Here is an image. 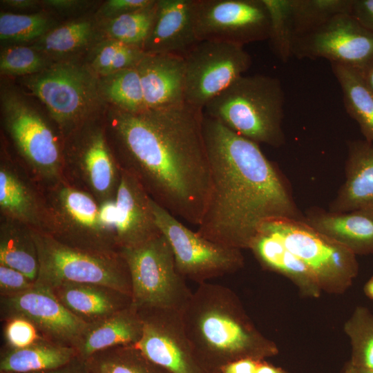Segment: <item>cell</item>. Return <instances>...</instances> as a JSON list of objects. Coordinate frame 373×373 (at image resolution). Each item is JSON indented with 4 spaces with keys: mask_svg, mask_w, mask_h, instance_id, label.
<instances>
[{
    "mask_svg": "<svg viewBox=\"0 0 373 373\" xmlns=\"http://www.w3.org/2000/svg\"><path fill=\"white\" fill-rule=\"evenodd\" d=\"M260 361L262 360L240 359L222 367L218 373H256Z\"/></svg>",
    "mask_w": 373,
    "mask_h": 373,
    "instance_id": "ee69618b",
    "label": "cell"
},
{
    "mask_svg": "<svg viewBox=\"0 0 373 373\" xmlns=\"http://www.w3.org/2000/svg\"><path fill=\"white\" fill-rule=\"evenodd\" d=\"M373 211V144L347 142L345 180L330 203V212Z\"/></svg>",
    "mask_w": 373,
    "mask_h": 373,
    "instance_id": "7402d4cb",
    "label": "cell"
},
{
    "mask_svg": "<svg viewBox=\"0 0 373 373\" xmlns=\"http://www.w3.org/2000/svg\"><path fill=\"white\" fill-rule=\"evenodd\" d=\"M128 266L132 304L137 309L180 311L192 291L178 272L173 251L164 236L120 251Z\"/></svg>",
    "mask_w": 373,
    "mask_h": 373,
    "instance_id": "ba28073f",
    "label": "cell"
},
{
    "mask_svg": "<svg viewBox=\"0 0 373 373\" xmlns=\"http://www.w3.org/2000/svg\"><path fill=\"white\" fill-rule=\"evenodd\" d=\"M78 357L75 350L41 338L23 348L5 347L0 373H28L62 367Z\"/></svg>",
    "mask_w": 373,
    "mask_h": 373,
    "instance_id": "4316f807",
    "label": "cell"
},
{
    "mask_svg": "<svg viewBox=\"0 0 373 373\" xmlns=\"http://www.w3.org/2000/svg\"><path fill=\"white\" fill-rule=\"evenodd\" d=\"M202 116L186 104L137 113L115 108L107 126L119 167L160 206L198 227L211 186Z\"/></svg>",
    "mask_w": 373,
    "mask_h": 373,
    "instance_id": "6da1fadb",
    "label": "cell"
},
{
    "mask_svg": "<svg viewBox=\"0 0 373 373\" xmlns=\"http://www.w3.org/2000/svg\"><path fill=\"white\" fill-rule=\"evenodd\" d=\"M3 124L25 169L41 187L64 179L63 145L46 119L14 90H2Z\"/></svg>",
    "mask_w": 373,
    "mask_h": 373,
    "instance_id": "52a82bcc",
    "label": "cell"
},
{
    "mask_svg": "<svg viewBox=\"0 0 373 373\" xmlns=\"http://www.w3.org/2000/svg\"><path fill=\"white\" fill-rule=\"evenodd\" d=\"M184 58V102L200 111L252 64L244 46L218 41H199Z\"/></svg>",
    "mask_w": 373,
    "mask_h": 373,
    "instance_id": "4fadbf2b",
    "label": "cell"
},
{
    "mask_svg": "<svg viewBox=\"0 0 373 373\" xmlns=\"http://www.w3.org/2000/svg\"><path fill=\"white\" fill-rule=\"evenodd\" d=\"M1 2L17 9H29L37 4V1L34 0H3Z\"/></svg>",
    "mask_w": 373,
    "mask_h": 373,
    "instance_id": "c3c4849f",
    "label": "cell"
},
{
    "mask_svg": "<svg viewBox=\"0 0 373 373\" xmlns=\"http://www.w3.org/2000/svg\"><path fill=\"white\" fill-rule=\"evenodd\" d=\"M358 71L366 84L373 90V57Z\"/></svg>",
    "mask_w": 373,
    "mask_h": 373,
    "instance_id": "bcb514c9",
    "label": "cell"
},
{
    "mask_svg": "<svg viewBox=\"0 0 373 373\" xmlns=\"http://www.w3.org/2000/svg\"><path fill=\"white\" fill-rule=\"evenodd\" d=\"M51 289L70 312L86 323L98 321L132 304L131 296L101 285L67 282Z\"/></svg>",
    "mask_w": 373,
    "mask_h": 373,
    "instance_id": "d4e9b609",
    "label": "cell"
},
{
    "mask_svg": "<svg viewBox=\"0 0 373 373\" xmlns=\"http://www.w3.org/2000/svg\"><path fill=\"white\" fill-rule=\"evenodd\" d=\"M1 217L44 231L45 203L42 187L26 169L8 159L0 164Z\"/></svg>",
    "mask_w": 373,
    "mask_h": 373,
    "instance_id": "d6986e66",
    "label": "cell"
},
{
    "mask_svg": "<svg viewBox=\"0 0 373 373\" xmlns=\"http://www.w3.org/2000/svg\"><path fill=\"white\" fill-rule=\"evenodd\" d=\"M24 82L46 106L62 139L91 121L97 99V82L83 66L57 63L29 75Z\"/></svg>",
    "mask_w": 373,
    "mask_h": 373,
    "instance_id": "30bf717a",
    "label": "cell"
},
{
    "mask_svg": "<svg viewBox=\"0 0 373 373\" xmlns=\"http://www.w3.org/2000/svg\"><path fill=\"white\" fill-rule=\"evenodd\" d=\"M35 284V282L18 270L0 265L1 296L18 294L32 288Z\"/></svg>",
    "mask_w": 373,
    "mask_h": 373,
    "instance_id": "60d3db41",
    "label": "cell"
},
{
    "mask_svg": "<svg viewBox=\"0 0 373 373\" xmlns=\"http://www.w3.org/2000/svg\"><path fill=\"white\" fill-rule=\"evenodd\" d=\"M293 56L298 59L323 58L361 70L373 57V33L350 13L337 15L317 30L300 39Z\"/></svg>",
    "mask_w": 373,
    "mask_h": 373,
    "instance_id": "2e32d148",
    "label": "cell"
},
{
    "mask_svg": "<svg viewBox=\"0 0 373 373\" xmlns=\"http://www.w3.org/2000/svg\"><path fill=\"white\" fill-rule=\"evenodd\" d=\"M304 221L355 255L373 253V211L334 213L312 210Z\"/></svg>",
    "mask_w": 373,
    "mask_h": 373,
    "instance_id": "603a6c76",
    "label": "cell"
},
{
    "mask_svg": "<svg viewBox=\"0 0 373 373\" xmlns=\"http://www.w3.org/2000/svg\"><path fill=\"white\" fill-rule=\"evenodd\" d=\"M343 93L345 108L358 124L365 140L373 144V90L354 68L331 64Z\"/></svg>",
    "mask_w": 373,
    "mask_h": 373,
    "instance_id": "f1b7e54d",
    "label": "cell"
},
{
    "mask_svg": "<svg viewBox=\"0 0 373 373\" xmlns=\"http://www.w3.org/2000/svg\"><path fill=\"white\" fill-rule=\"evenodd\" d=\"M28 373H90L85 361L75 358L68 364L52 370Z\"/></svg>",
    "mask_w": 373,
    "mask_h": 373,
    "instance_id": "f6af8a7d",
    "label": "cell"
},
{
    "mask_svg": "<svg viewBox=\"0 0 373 373\" xmlns=\"http://www.w3.org/2000/svg\"><path fill=\"white\" fill-rule=\"evenodd\" d=\"M0 265L18 270L31 280L36 281L39 262L30 227L1 217Z\"/></svg>",
    "mask_w": 373,
    "mask_h": 373,
    "instance_id": "83f0119b",
    "label": "cell"
},
{
    "mask_svg": "<svg viewBox=\"0 0 373 373\" xmlns=\"http://www.w3.org/2000/svg\"><path fill=\"white\" fill-rule=\"evenodd\" d=\"M194 0H157V11L143 50L184 57L198 42L194 30Z\"/></svg>",
    "mask_w": 373,
    "mask_h": 373,
    "instance_id": "ffe728a7",
    "label": "cell"
},
{
    "mask_svg": "<svg viewBox=\"0 0 373 373\" xmlns=\"http://www.w3.org/2000/svg\"><path fill=\"white\" fill-rule=\"evenodd\" d=\"M39 270L37 284L52 288L63 283L106 286L131 296V280L120 254L83 250L63 244L50 235L32 229Z\"/></svg>",
    "mask_w": 373,
    "mask_h": 373,
    "instance_id": "8992f818",
    "label": "cell"
},
{
    "mask_svg": "<svg viewBox=\"0 0 373 373\" xmlns=\"http://www.w3.org/2000/svg\"><path fill=\"white\" fill-rule=\"evenodd\" d=\"M193 22L199 41L244 46L269 36L270 18L263 0H194Z\"/></svg>",
    "mask_w": 373,
    "mask_h": 373,
    "instance_id": "5bb4252c",
    "label": "cell"
},
{
    "mask_svg": "<svg viewBox=\"0 0 373 373\" xmlns=\"http://www.w3.org/2000/svg\"><path fill=\"white\" fill-rule=\"evenodd\" d=\"M143 322L138 309L128 307L98 321L88 323L75 347L86 361L95 353L119 345H134L142 338Z\"/></svg>",
    "mask_w": 373,
    "mask_h": 373,
    "instance_id": "cb8c5ba5",
    "label": "cell"
},
{
    "mask_svg": "<svg viewBox=\"0 0 373 373\" xmlns=\"http://www.w3.org/2000/svg\"><path fill=\"white\" fill-rule=\"evenodd\" d=\"M93 32V25L88 21L70 22L46 32L35 48L52 55L69 53L84 46Z\"/></svg>",
    "mask_w": 373,
    "mask_h": 373,
    "instance_id": "836d02e7",
    "label": "cell"
},
{
    "mask_svg": "<svg viewBox=\"0 0 373 373\" xmlns=\"http://www.w3.org/2000/svg\"><path fill=\"white\" fill-rule=\"evenodd\" d=\"M256 373H288L285 370L276 367L271 364L260 361L257 367Z\"/></svg>",
    "mask_w": 373,
    "mask_h": 373,
    "instance_id": "681fc988",
    "label": "cell"
},
{
    "mask_svg": "<svg viewBox=\"0 0 373 373\" xmlns=\"http://www.w3.org/2000/svg\"><path fill=\"white\" fill-rule=\"evenodd\" d=\"M179 313L193 352L210 373L240 359L264 360L277 352L226 286L199 284Z\"/></svg>",
    "mask_w": 373,
    "mask_h": 373,
    "instance_id": "3957f363",
    "label": "cell"
},
{
    "mask_svg": "<svg viewBox=\"0 0 373 373\" xmlns=\"http://www.w3.org/2000/svg\"><path fill=\"white\" fill-rule=\"evenodd\" d=\"M352 346L350 363L356 368L373 370V315L358 308L346 325Z\"/></svg>",
    "mask_w": 373,
    "mask_h": 373,
    "instance_id": "e575fe53",
    "label": "cell"
},
{
    "mask_svg": "<svg viewBox=\"0 0 373 373\" xmlns=\"http://www.w3.org/2000/svg\"><path fill=\"white\" fill-rule=\"evenodd\" d=\"M1 320L23 318L32 323L41 336L75 348L88 323L70 312L52 289L37 284L21 293L0 298Z\"/></svg>",
    "mask_w": 373,
    "mask_h": 373,
    "instance_id": "9a60e30c",
    "label": "cell"
},
{
    "mask_svg": "<svg viewBox=\"0 0 373 373\" xmlns=\"http://www.w3.org/2000/svg\"><path fill=\"white\" fill-rule=\"evenodd\" d=\"M138 311L143 332L134 345L147 358L171 373H210L193 352L179 311L162 308Z\"/></svg>",
    "mask_w": 373,
    "mask_h": 373,
    "instance_id": "e0dca14e",
    "label": "cell"
},
{
    "mask_svg": "<svg viewBox=\"0 0 373 373\" xmlns=\"http://www.w3.org/2000/svg\"><path fill=\"white\" fill-rule=\"evenodd\" d=\"M44 231L68 246L107 254H119L115 227V200L99 204L65 179L42 187Z\"/></svg>",
    "mask_w": 373,
    "mask_h": 373,
    "instance_id": "5b68a950",
    "label": "cell"
},
{
    "mask_svg": "<svg viewBox=\"0 0 373 373\" xmlns=\"http://www.w3.org/2000/svg\"><path fill=\"white\" fill-rule=\"evenodd\" d=\"M303 219L269 220L258 231L276 238L300 259L314 274L321 289L335 292L344 290L357 275L356 255L314 229Z\"/></svg>",
    "mask_w": 373,
    "mask_h": 373,
    "instance_id": "9c48e42d",
    "label": "cell"
},
{
    "mask_svg": "<svg viewBox=\"0 0 373 373\" xmlns=\"http://www.w3.org/2000/svg\"><path fill=\"white\" fill-rule=\"evenodd\" d=\"M270 18L269 41L274 53L283 62L292 56L294 44L288 19L289 0H263Z\"/></svg>",
    "mask_w": 373,
    "mask_h": 373,
    "instance_id": "74e56055",
    "label": "cell"
},
{
    "mask_svg": "<svg viewBox=\"0 0 373 373\" xmlns=\"http://www.w3.org/2000/svg\"><path fill=\"white\" fill-rule=\"evenodd\" d=\"M350 15L373 33V0H352Z\"/></svg>",
    "mask_w": 373,
    "mask_h": 373,
    "instance_id": "7bdbcfd3",
    "label": "cell"
},
{
    "mask_svg": "<svg viewBox=\"0 0 373 373\" xmlns=\"http://www.w3.org/2000/svg\"><path fill=\"white\" fill-rule=\"evenodd\" d=\"M3 336L6 347L23 348L43 338L35 325L23 318H12L5 321Z\"/></svg>",
    "mask_w": 373,
    "mask_h": 373,
    "instance_id": "ab89813d",
    "label": "cell"
},
{
    "mask_svg": "<svg viewBox=\"0 0 373 373\" xmlns=\"http://www.w3.org/2000/svg\"><path fill=\"white\" fill-rule=\"evenodd\" d=\"M343 373H358L357 369L349 362L346 365Z\"/></svg>",
    "mask_w": 373,
    "mask_h": 373,
    "instance_id": "816d5d0a",
    "label": "cell"
},
{
    "mask_svg": "<svg viewBox=\"0 0 373 373\" xmlns=\"http://www.w3.org/2000/svg\"><path fill=\"white\" fill-rule=\"evenodd\" d=\"M352 2V0H289V25L294 48L300 39L334 16L350 13Z\"/></svg>",
    "mask_w": 373,
    "mask_h": 373,
    "instance_id": "f546056e",
    "label": "cell"
},
{
    "mask_svg": "<svg viewBox=\"0 0 373 373\" xmlns=\"http://www.w3.org/2000/svg\"><path fill=\"white\" fill-rule=\"evenodd\" d=\"M104 91L115 108L130 113L145 110L140 77L136 66L108 75Z\"/></svg>",
    "mask_w": 373,
    "mask_h": 373,
    "instance_id": "d6a6232c",
    "label": "cell"
},
{
    "mask_svg": "<svg viewBox=\"0 0 373 373\" xmlns=\"http://www.w3.org/2000/svg\"><path fill=\"white\" fill-rule=\"evenodd\" d=\"M358 373H373V370H365L356 368Z\"/></svg>",
    "mask_w": 373,
    "mask_h": 373,
    "instance_id": "f5cc1de1",
    "label": "cell"
},
{
    "mask_svg": "<svg viewBox=\"0 0 373 373\" xmlns=\"http://www.w3.org/2000/svg\"><path fill=\"white\" fill-rule=\"evenodd\" d=\"M150 200L151 197L137 178L120 168L115 198V227L119 252L162 233L156 224Z\"/></svg>",
    "mask_w": 373,
    "mask_h": 373,
    "instance_id": "ac0fdd59",
    "label": "cell"
},
{
    "mask_svg": "<svg viewBox=\"0 0 373 373\" xmlns=\"http://www.w3.org/2000/svg\"><path fill=\"white\" fill-rule=\"evenodd\" d=\"M136 68L140 77L145 110L185 104L184 57L146 53Z\"/></svg>",
    "mask_w": 373,
    "mask_h": 373,
    "instance_id": "44dd1931",
    "label": "cell"
},
{
    "mask_svg": "<svg viewBox=\"0 0 373 373\" xmlns=\"http://www.w3.org/2000/svg\"><path fill=\"white\" fill-rule=\"evenodd\" d=\"M85 363L90 373H171L135 345L109 347L95 353Z\"/></svg>",
    "mask_w": 373,
    "mask_h": 373,
    "instance_id": "4dcf8cb0",
    "label": "cell"
},
{
    "mask_svg": "<svg viewBox=\"0 0 373 373\" xmlns=\"http://www.w3.org/2000/svg\"><path fill=\"white\" fill-rule=\"evenodd\" d=\"M145 54L142 48L110 39L99 46L91 66L98 74L108 76L135 66Z\"/></svg>",
    "mask_w": 373,
    "mask_h": 373,
    "instance_id": "d590c367",
    "label": "cell"
},
{
    "mask_svg": "<svg viewBox=\"0 0 373 373\" xmlns=\"http://www.w3.org/2000/svg\"><path fill=\"white\" fill-rule=\"evenodd\" d=\"M46 68V60L35 48L21 46H12L6 48L1 53V74L32 75Z\"/></svg>",
    "mask_w": 373,
    "mask_h": 373,
    "instance_id": "f35d334b",
    "label": "cell"
},
{
    "mask_svg": "<svg viewBox=\"0 0 373 373\" xmlns=\"http://www.w3.org/2000/svg\"><path fill=\"white\" fill-rule=\"evenodd\" d=\"M150 203L156 224L173 251L176 269L184 279L201 284L242 267L241 250L201 236L151 198Z\"/></svg>",
    "mask_w": 373,
    "mask_h": 373,
    "instance_id": "7c38bea8",
    "label": "cell"
},
{
    "mask_svg": "<svg viewBox=\"0 0 373 373\" xmlns=\"http://www.w3.org/2000/svg\"><path fill=\"white\" fill-rule=\"evenodd\" d=\"M202 131L211 186L199 235L242 250L249 249L265 222L304 218L286 181L259 144L204 113Z\"/></svg>",
    "mask_w": 373,
    "mask_h": 373,
    "instance_id": "7a4b0ae2",
    "label": "cell"
},
{
    "mask_svg": "<svg viewBox=\"0 0 373 373\" xmlns=\"http://www.w3.org/2000/svg\"><path fill=\"white\" fill-rule=\"evenodd\" d=\"M364 291L365 294L373 300V276L365 284Z\"/></svg>",
    "mask_w": 373,
    "mask_h": 373,
    "instance_id": "f907efd6",
    "label": "cell"
},
{
    "mask_svg": "<svg viewBox=\"0 0 373 373\" xmlns=\"http://www.w3.org/2000/svg\"><path fill=\"white\" fill-rule=\"evenodd\" d=\"M62 145L64 179L99 204L115 199L120 167L105 130L90 121L63 138Z\"/></svg>",
    "mask_w": 373,
    "mask_h": 373,
    "instance_id": "8fae6325",
    "label": "cell"
},
{
    "mask_svg": "<svg viewBox=\"0 0 373 373\" xmlns=\"http://www.w3.org/2000/svg\"><path fill=\"white\" fill-rule=\"evenodd\" d=\"M157 11V1L151 6L111 18L106 26L111 39L143 50Z\"/></svg>",
    "mask_w": 373,
    "mask_h": 373,
    "instance_id": "1f68e13d",
    "label": "cell"
},
{
    "mask_svg": "<svg viewBox=\"0 0 373 373\" xmlns=\"http://www.w3.org/2000/svg\"><path fill=\"white\" fill-rule=\"evenodd\" d=\"M155 0H110L106 3L103 10L111 18L145 8Z\"/></svg>",
    "mask_w": 373,
    "mask_h": 373,
    "instance_id": "b9f144b4",
    "label": "cell"
},
{
    "mask_svg": "<svg viewBox=\"0 0 373 373\" xmlns=\"http://www.w3.org/2000/svg\"><path fill=\"white\" fill-rule=\"evenodd\" d=\"M46 4L52 8L61 10H66L75 8L79 1L74 0H48L44 1Z\"/></svg>",
    "mask_w": 373,
    "mask_h": 373,
    "instance_id": "7dc6e473",
    "label": "cell"
},
{
    "mask_svg": "<svg viewBox=\"0 0 373 373\" xmlns=\"http://www.w3.org/2000/svg\"><path fill=\"white\" fill-rule=\"evenodd\" d=\"M249 249L262 267L287 276L303 292L318 295L321 288L314 274L276 238L259 230Z\"/></svg>",
    "mask_w": 373,
    "mask_h": 373,
    "instance_id": "484cf974",
    "label": "cell"
},
{
    "mask_svg": "<svg viewBox=\"0 0 373 373\" xmlns=\"http://www.w3.org/2000/svg\"><path fill=\"white\" fill-rule=\"evenodd\" d=\"M49 27V20L41 14L18 15L1 12L0 39L1 41H27L41 37Z\"/></svg>",
    "mask_w": 373,
    "mask_h": 373,
    "instance_id": "8d00e7d4",
    "label": "cell"
},
{
    "mask_svg": "<svg viewBox=\"0 0 373 373\" xmlns=\"http://www.w3.org/2000/svg\"><path fill=\"white\" fill-rule=\"evenodd\" d=\"M284 97L278 78L243 75L212 99L202 113L258 144L278 147L285 142Z\"/></svg>",
    "mask_w": 373,
    "mask_h": 373,
    "instance_id": "277c9868",
    "label": "cell"
}]
</instances>
